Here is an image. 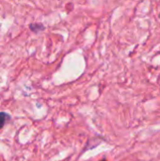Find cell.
I'll use <instances>...</instances> for the list:
<instances>
[{
	"mask_svg": "<svg viewBox=\"0 0 160 161\" xmlns=\"http://www.w3.org/2000/svg\"><path fill=\"white\" fill-rule=\"evenodd\" d=\"M10 120V115L7 112H0V130L5 126V125Z\"/></svg>",
	"mask_w": 160,
	"mask_h": 161,
	"instance_id": "obj_1",
	"label": "cell"
}]
</instances>
